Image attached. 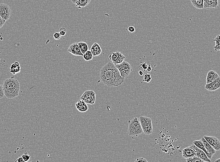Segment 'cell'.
<instances>
[{
    "instance_id": "39",
    "label": "cell",
    "mask_w": 220,
    "mask_h": 162,
    "mask_svg": "<svg viewBox=\"0 0 220 162\" xmlns=\"http://www.w3.org/2000/svg\"><path fill=\"white\" fill-rule=\"evenodd\" d=\"M71 1L73 3L75 4V3H76V2L78 1V0H71Z\"/></svg>"
},
{
    "instance_id": "38",
    "label": "cell",
    "mask_w": 220,
    "mask_h": 162,
    "mask_svg": "<svg viewBox=\"0 0 220 162\" xmlns=\"http://www.w3.org/2000/svg\"><path fill=\"white\" fill-rule=\"evenodd\" d=\"M139 75H140V76H143V73L142 71H140L139 72Z\"/></svg>"
},
{
    "instance_id": "36",
    "label": "cell",
    "mask_w": 220,
    "mask_h": 162,
    "mask_svg": "<svg viewBox=\"0 0 220 162\" xmlns=\"http://www.w3.org/2000/svg\"><path fill=\"white\" fill-rule=\"evenodd\" d=\"M15 162H24V160H23V159L22 157H19V158H17V159H16V161H15Z\"/></svg>"
},
{
    "instance_id": "27",
    "label": "cell",
    "mask_w": 220,
    "mask_h": 162,
    "mask_svg": "<svg viewBox=\"0 0 220 162\" xmlns=\"http://www.w3.org/2000/svg\"><path fill=\"white\" fill-rule=\"evenodd\" d=\"M152 80V77H151V74L149 73H146L144 75V78H143V81L144 82H146L147 83H149Z\"/></svg>"
},
{
    "instance_id": "34",
    "label": "cell",
    "mask_w": 220,
    "mask_h": 162,
    "mask_svg": "<svg viewBox=\"0 0 220 162\" xmlns=\"http://www.w3.org/2000/svg\"><path fill=\"white\" fill-rule=\"evenodd\" d=\"M147 162V160H146L145 158H143V157H139V158H138L135 161V162Z\"/></svg>"
},
{
    "instance_id": "25",
    "label": "cell",
    "mask_w": 220,
    "mask_h": 162,
    "mask_svg": "<svg viewBox=\"0 0 220 162\" xmlns=\"http://www.w3.org/2000/svg\"><path fill=\"white\" fill-rule=\"evenodd\" d=\"M214 41L215 42V45L214 48L215 51H220V35H218L215 37L214 40Z\"/></svg>"
},
{
    "instance_id": "40",
    "label": "cell",
    "mask_w": 220,
    "mask_h": 162,
    "mask_svg": "<svg viewBox=\"0 0 220 162\" xmlns=\"http://www.w3.org/2000/svg\"><path fill=\"white\" fill-rule=\"evenodd\" d=\"M215 162H220V158H219V159H216V160H215Z\"/></svg>"
},
{
    "instance_id": "15",
    "label": "cell",
    "mask_w": 220,
    "mask_h": 162,
    "mask_svg": "<svg viewBox=\"0 0 220 162\" xmlns=\"http://www.w3.org/2000/svg\"><path fill=\"white\" fill-rule=\"evenodd\" d=\"M195 155V151L191 146L187 147L182 151L183 157L184 158H189Z\"/></svg>"
},
{
    "instance_id": "32",
    "label": "cell",
    "mask_w": 220,
    "mask_h": 162,
    "mask_svg": "<svg viewBox=\"0 0 220 162\" xmlns=\"http://www.w3.org/2000/svg\"><path fill=\"white\" fill-rule=\"evenodd\" d=\"M6 21V20L3 19L2 17L0 16V29L2 28V26H3V25H4V24H5Z\"/></svg>"
},
{
    "instance_id": "20",
    "label": "cell",
    "mask_w": 220,
    "mask_h": 162,
    "mask_svg": "<svg viewBox=\"0 0 220 162\" xmlns=\"http://www.w3.org/2000/svg\"><path fill=\"white\" fill-rule=\"evenodd\" d=\"M192 143L194 144L195 146H197L199 149H201V150H202L203 152H205V153L206 154L207 156H208L209 158V153H208V152L206 151L205 146H204V144H203V143L202 142L201 139L199 140H195V141H193Z\"/></svg>"
},
{
    "instance_id": "2",
    "label": "cell",
    "mask_w": 220,
    "mask_h": 162,
    "mask_svg": "<svg viewBox=\"0 0 220 162\" xmlns=\"http://www.w3.org/2000/svg\"><path fill=\"white\" fill-rule=\"evenodd\" d=\"M3 92L8 99H14L19 95L20 85L19 82L13 77L6 79L3 82Z\"/></svg>"
},
{
    "instance_id": "23",
    "label": "cell",
    "mask_w": 220,
    "mask_h": 162,
    "mask_svg": "<svg viewBox=\"0 0 220 162\" xmlns=\"http://www.w3.org/2000/svg\"><path fill=\"white\" fill-rule=\"evenodd\" d=\"M78 45H79V48L82 53L84 54V53L86 52L88 50V45L86 43L84 42H80L78 43Z\"/></svg>"
},
{
    "instance_id": "13",
    "label": "cell",
    "mask_w": 220,
    "mask_h": 162,
    "mask_svg": "<svg viewBox=\"0 0 220 162\" xmlns=\"http://www.w3.org/2000/svg\"><path fill=\"white\" fill-rule=\"evenodd\" d=\"M67 51L70 53L72 54L73 55H75V56H83L84 55L80 50L78 43H75L71 44L69 46Z\"/></svg>"
},
{
    "instance_id": "37",
    "label": "cell",
    "mask_w": 220,
    "mask_h": 162,
    "mask_svg": "<svg viewBox=\"0 0 220 162\" xmlns=\"http://www.w3.org/2000/svg\"><path fill=\"white\" fill-rule=\"evenodd\" d=\"M147 70L148 72H150V71L152 70V68H151V66H150V65H149L147 69Z\"/></svg>"
},
{
    "instance_id": "9",
    "label": "cell",
    "mask_w": 220,
    "mask_h": 162,
    "mask_svg": "<svg viewBox=\"0 0 220 162\" xmlns=\"http://www.w3.org/2000/svg\"><path fill=\"white\" fill-rule=\"evenodd\" d=\"M204 137L206 141L213 147L216 151L220 150V141L217 137L213 136H206L204 135Z\"/></svg>"
},
{
    "instance_id": "5",
    "label": "cell",
    "mask_w": 220,
    "mask_h": 162,
    "mask_svg": "<svg viewBox=\"0 0 220 162\" xmlns=\"http://www.w3.org/2000/svg\"><path fill=\"white\" fill-rule=\"evenodd\" d=\"M115 66L119 71L121 76L124 79L127 78L132 71V66L130 64L125 60Z\"/></svg>"
},
{
    "instance_id": "16",
    "label": "cell",
    "mask_w": 220,
    "mask_h": 162,
    "mask_svg": "<svg viewBox=\"0 0 220 162\" xmlns=\"http://www.w3.org/2000/svg\"><path fill=\"white\" fill-rule=\"evenodd\" d=\"M75 107L80 112H85L88 110V106L86 103L81 99L75 103Z\"/></svg>"
},
{
    "instance_id": "14",
    "label": "cell",
    "mask_w": 220,
    "mask_h": 162,
    "mask_svg": "<svg viewBox=\"0 0 220 162\" xmlns=\"http://www.w3.org/2000/svg\"><path fill=\"white\" fill-rule=\"evenodd\" d=\"M201 139L202 142L203 143V144H204V146H205L206 151H207V152H208V153H209V158L210 159H211L215 153L216 151H215V150L214 149L213 147L206 141V139L204 138V137H202Z\"/></svg>"
},
{
    "instance_id": "8",
    "label": "cell",
    "mask_w": 220,
    "mask_h": 162,
    "mask_svg": "<svg viewBox=\"0 0 220 162\" xmlns=\"http://www.w3.org/2000/svg\"><path fill=\"white\" fill-rule=\"evenodd\" d=\"M109 58L115 65L121 63L126 59V57L119 52H112L109 56Z\"/></svg>"
},
{
    "instance_id": "31",
    "label": "cell",
    "mask_w": 220,
    "mask_h": 162,
    "mask_svg": "<svg viewBox=\"0 0 220 162\" xmlns=\"http://www.w3.org/2000/svg\"><path fill=\"white\" fill-rule=\"evenodd\" d=\"M54 39L55 40H59V39H61V34H60V33L59 32H56L54 34Z\"/></svg>"
},
{
    "instance_id": "22",
    "label": "cell",
    "mask_w": 220,
    "mask_h": 162,
    "mask_svg": "<svg viewBox=\"0 0 220 162\" xmlns=\"http://www.w3.org/2000/svg\"><path fill=\"white\" fill-rule=\"evenodd\" d=\"M91 1V0H78L75 4L77 8L81 9L87 6Z\"/></svg>"
},
{
    "instance_id": "17",
    "label": "cell",
    "mask_w": 220,
    "mask_h": 162,
    "mask_svg": "<svg viewBox=\"0 0 220 162\" xmlns=\"http://www.w3.org/2000/svg\"><path fill=\"white\" fill-rule=\"evenodd\" d=\"M90 51L91 53L93 54V56L96 57V56H99L100 55V54L102 52V49L100 47V45L97 43H95L93 44L91 48H90Z\"/></svg>"
},
{
    "instance_id": "28",
    "label": "cell",
    "mask_w": 220,
    "mask_h": 162,
    "mask_svg": "<svg viewBox=\"0 0 220 162\" xmlns=\"http://www.w3.org/2000/svg\"><path fill=\"white\" fill-rule=\"evenodd\" d=\"M31 156L29 155L26 152H25L24 154L22 156V157L23 160H24V162H28L30 160Z\"/></svg>"
},
{
    "instance_id": "19",
    "label": "cell",
    "mask_w": 220,
    "mask_h": 162,
    "mask_svg": "<svg viewBox=\"0 0 220 162\" xmlns=\"http://www.w3.org/2000/svg\"><path fill=\"white\" fill-rule=\"evenodd\" d=\"M21 70L20 64L17 61H15L11 65L10 67V72L13 75H15L16 73H19Z\"/></svg>"
},
{
    "instance_id": "33",
    "label": "cell",
    "mask_w": 220,
    "mask_h": 162,
    "mask_svg": "<svg viewBox=\"0 0 220 162\" xmlns=\"http://www.w3.org/2000/svg\"><path fill=\"white\" fill-rule=\"evenodd\" d=\"M148 67V64L146 63H143L141 64H140V67L144 71L147 69Z\"/></svg>"
},
{
    "instance_id": "35",
    "label": "cell",
    "mask_w": 220,
    "mask_h": 162,
    "mask_svg": "<svg viewBox=\"0 0 220 162\" xmlns=\"http://www.w3.org/2000/svg\"><path fill=\"white\" fill-rule=\"evenodd\" d=\"M128 31L129 32H135V31H136V29H135L134 26H129V27L128 28Z\"/></svg>"
},
{
    "instance_id": "26",
    "label": "cell",
    "mask_w": 220,
    "mask_h": 162,
    "mask_svg": "<svg viewBox=\"0 0 220 162\" xmlns=\"http://www.w3.org/2000/svg\"><path fill=\"white\" fill-rule=\"evenodd\" d=\"M186 161L188 162H204L205 161L200 157L194 155L189 158H186Z\"/></svg>"
},
{
    "instance_id": "10",
    "label": "cell",
    "mask_w": 220,
    "mask_h": 162,
    "mask_svg": "<svg viewBox=\"0 0 220 162\" xmlns=\"http://www.w3.org/2000/svg\"><path fill=\"white\" fill-rule=\"evenodd\" d=\"M219 2L220 0H204L203 9L209 10L217 9Z\"/></svg>"
},
{
    "instance_id": "6",
    "label": "cell",
    "mask_w": 220,
    "mask_h": 162,
    "mask_svg": "<svg viewBox=\"0 0 220 162\" xmlns=\"http://www.w3.org/2000/svg\"><path fill=\"white\" fill-rule=\"evenodd\" d=\"M81 100L88 104L93 105L95 103L96 93L93 90L86 91L80 97Z\"/></svg>"
},
{
    "instance_id": "11",
    "label": "cell",
    "mask_w": 220,
    "mask_h": 162,
    "mask_svg": "<svg viewBox=\"0 0 220 162\" xmlns=\"http://www.w3.org/2000/svg\"><path fill=\"white\" fill-rule=\"evenodd\" d=\"M205 89L209 91H214L217 90L220 88V77L219 76L217 79L209 83L206 84L205 86Z\"/></svg>"
},
{
    "instance_id": "21",
    "label": "cell",
    "mask_w": 220,
    "mask_h": 162,
    "mask_svg": "<svg viewBox=\"0 0 220 162\" xmlns=\"http://www.w3.org/2000/svg\"><path fill=\"white\" fill-rule=\"evenodd\" d=\"M191 2L193 7L199 10L203 9L204 0H191Z\"/></svg>"
},
{
    "instance_id": "18",
    "label": "cell",
    "mask_w": 220,
    "mask_h": 162,
    "mask_svg": "<svg viewBox=\"0 0 220 162\" xmlns=\"http://www.w3.org/2000/svg\"><path fill=\"white\" fill-rule=\"evenodd\" d=\"M218 73L213 70H210L208 72L206 79V84L213 81L219 77Z\"/></svg>"
},
{
    "instance_id": "24",
    "label": "cell",
    "mask_w": 220,
    "mask_h": 162,
    "mask_svg": "<svg viewBox=\"0 0 220 162\" xmlns=\"http://www.w3.org/2000/svg\"><path fill=\"white\" fill-rule=\"evenodd\" d=\"M83 58H84V59L86 61H88L91 60H93V55L91 53V51L88 50L84 54Z\"/></svg>"
},
{
    "instance_id": "29",
    "label": "cell",
    "mask_w": 220,
    "mask_h": 162,
    "mask_svg": "<svg viewBox=\"0 0 220 162\" xmlns=\"http://www.w3.org/2000/svg\"><path fill=\"white\" fill-rule=\"evenodd\" d=\"M59 33L61 34V36H64L67 33V30L64 27H62L59 30Z\"/></svg>"
},
{
    "instance_id": "7",
    "label": "cell",
    "mask_w": 220,
    "mask_h": 162,
    "mask_svg": "<svg viewBox=\"0 0 220 162\" xmlns=\"http://www.w3.org/2000/svg\"><path fill=\"white\" fill-rule=\"evenodd\" d=\"M11 15V10L9 5L3 3H0V16L3 19L7 21L10 19Z\"/></svg>"
},
{
    "instance_id": "30",
    "label": "cell",
    "mask_w": 220,
    "mask_h": 162,
    "mask_svg": "<svg viewBox=\"0 0 220 162\" xmlns=\"http://www.w3.org/2000/svg\"><path fill=\"white\" fill-rule=\"evenodd\" d=\"M5 96L4 92H3V87L0 84V99H2Z\"/></svg>"
},
{
    "instance_id": "1",
    "label": "cell",
    "mask_w": 220,
    "mask_h": 162,
    "mask_svg": "<svg viewBox=\"0 0 220 162\" xmlns=\"http://www.w3.org/2000/svg\"><path fill=\"white\" fill-rule=\"evenodd\" d=\"M100 78L104 85L110 87L119 86L125 80L112 62H109L101 68Z\"/></svg>"
},
{
    "instance_id": "3",
    "label": "cell",
    "mask_w": 220,
    "mask_h": 162,
    "mask_svg": "<svg viewBox=\"0 0 220 162\" xmlns=\"http://www.w3.org/2000/svg\"><path fill=\"white\" fill-rule=\"evenodd\" d=\"M143 130L139 120L135 117L129 121L128 128V134L130 136H138L142 133Z\"/></svg>"
},
{
    "instance_id": "12",
    "label": "cell",
    "mask_w": 220,
    "mask_h": 162,
    "mask_svg": "<svg viewBox=\"0 0 220 162\" xmlns=\"http://www.w3.org/2000/svg\"><path fill=\"white\" fill-rule=\"evenodd\" d=\"M191 146L192 147V148H194V150H195V156L200 157L201 159H202V160H204L205 162H211V159H210L208 157L206 154L205 153V152H203V151L201 150V149H199V148H198L197 146H195L193 144H192V145Z\"/></svg>"
},
{
    "instance_id": "4",
    "label": "cell",
    "mask_w": 220,
    "mask_h": 162,
    "mask_svg": "<svg viewBox=\"0 0 220 162\" xmlns=\"http://www.w3.org/2000/svg\"><path fill=\"white\" fill-rule=\"evenodd\" d=\"M139 120L144 134L147 135L152 134L153 133V126L151 118L145 116H140Z\"/></svg>"
}]
</instances>
